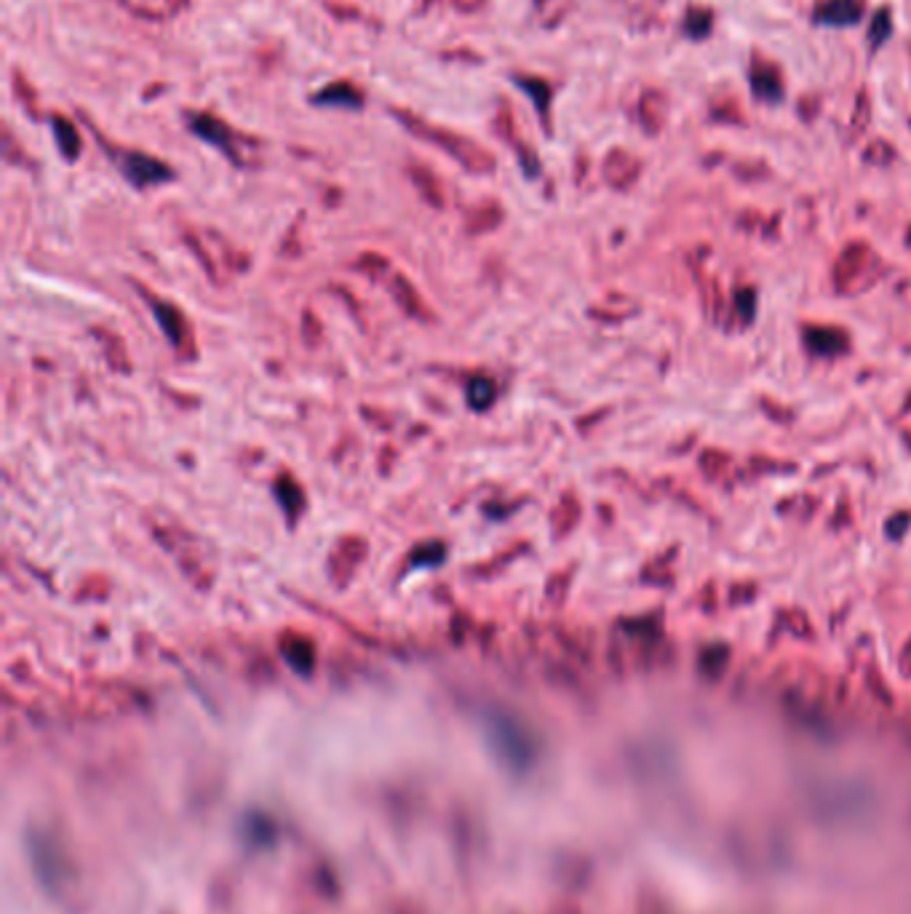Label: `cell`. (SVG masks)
I'll return each mask as SVG.
<instances>
[{
  "label": "cell",
  "instance_id": "6da1fadb",
  "mask_svg": "<svg viewBox=\"0 0 911 914\" xmlns=\"http://www.w3.org/2000/svg\"><path fill=\"white\" fill-rule=\"evenodd\" d=\"M393 115H396V121L409 131V134H415L417 139H425V142H431L439 150H444L447 156H452L457 164L463 166L465 172L471 174H492L495 172V156L487 153L479 142H473V139L463 137V134H457L452 129H444V126H436V123L425 121L420 115L409 113V110H399V107H393Z\"/></svg>",
  "mask_w": 911,
  "mask_h": 914
},
{
  "label": "cell",
  "instance_id": "7a4b0ae2",
  "mask_svg": "<svg viewBox=\"0 0 911 914\" xmlns=\"http://www.w3.org/2000/svg\"><path fill=\"white\" fill-rule=\"evenodd\" d=\"M188 126L190 131L201 137L204 142L214 145L220 153L233 161L236 166H249L252 161L246 158V150H254V142L244 134H238L228 126V123L217 118L212 113H188Z\"/></svg>",
  "mask_w": 911,
  "mask_h": 914
},
{
  "label": "cell",
  "instance_id": "3957f363",
  "mask_svg": "<svg viewBox=\"0 0 911 914\" xmlns=\"http://www.w3.org/2000/svg\"><path fill=\"white\" fill-rule=\"evenodd\" d=\"M105 153L113 156L121 174L134 188H155V185L174 180V169L169 164H163L161 158L147 156L139 150H115L113 145H105Z\"/></svg>",
  "mask_w": 911,
  "mask_h": 914
},
{
  "label": "cell",
  "instance_id": "277c9868",
  "mask_svg": "<svg viewBox=\"0 0 911 914\" xmlns=\"http://www.w3.org/2000/svg\"><path fill=\"white\" fill-rule=\"evenodd\" d=\"M145 300L153 311L155 321H158V327L163 329V337L169 340L179 359H196V337H193V329L188 324V316L179 311L174 302L161 300L155 294L145 292Z\"/></svg>",
  "mask_w": 911,
  "mask_h": 914
},
{
  "label": "cell",
  "instance_id": "5b68a950",
  "mask_svg": "<svg viewBox=\"0 0 911 914\" xmlns=\"http://www.w3.org/2000/svg\"><path fill=\"white\" fill-rule=\"evenodd\" d=\"M155 538L161 540V546L169 551L174 559L179 562V567L185 570L190 580H196L198 588H206V583L212 580V572L206 570L201 556H198L196 546L190 543V535L185 530H179L177 524H153Z\"/></svg>",
  "mask_w": 911,
  "mask_h": 914
},
{
  "label": "cell",
  "instance_id": "8992f818",
  "mask_svg": "<svg viewBox=\"0 0 911 914\" xmlns=\"http://www.w3.org/2000/svg\"><path fill=\"white\" fill-rule=\"evenodd\" d=\"M367 538H358V535H348V538L337 540V546L329 554V578L334 580V586L345 588L350 583V578L356 575V570L367 559Z\"/></svg>",
  "mask_w": 911,
  "mask_h": 914
},
{
  "label": "cell",
  "instance_id": "52a82bcc",
  "mask_svg": "<svg viewBox=\"0 0 911 914\" xmlns=\"http://www.w3.org/2000/svg\"><path fill=\"white\" fill-rule=\"evenodd\" d=\"M866 3L863 0H821L815 6V25L823 27H855L863 22Z\"/></svg>",
  "mask_w": 911,
  "mask_h": 914
},
{
  "label": "cell",
  "instance_id": "ba28073f",
  "mask_svg": "<svg viewBox=\"0 0 911 914\" xmlns=\"http://www.w3.org/2000/svg\"><path fill=\"white\" fill-rule=\"evenodd\" d=\"M278 650H281L284 661L289 663L297 674H310L313 666H316V645H313V639H310L308 634L286 629L284 634L278 637Z\"/></svg>",
  "mask_w": 911,
  "mask_h": 914
},
{
  "label": "cell",
  "instance_id": "9c48e42d",
  "mask_svg": "<svg viewBox=\"0 0 911 914\" xmlns=\"http://www.w3.org/2000/svg\"><path fill=\"white\" fill-rule=\"evenodd\" d=\"M802 340H805L807 351L815 353V356H842L850 348V335H847L845 329L839 327H815V324H807L805 332H802Z\"/></svg>",
  "mask_w": 911,
  "mask_h": 914
},
{
  "label": "cell",
  "instance_id": "30bf717a",
  "mask_svg": "<svg viewBox=\"0 0 911 914\" xmlns=\"http://www.w3.org/2000/svg\"><path fill=\"white\" fill-rule=\"evenodd\" d=\"M310 102L318 107H345V110H361L367 102V94L358 89L353 81H332L321 91H316Z\"/></svg>",
  "mask_w": 911,
  "mask_h": 914
},
{
  "label": "cell",
  "instance_id": "8fae6325",
  "mask_svg": "<svg viewBox=\"0 0 911 914\" xmlns=\"http://www.w3.org/2000/svg\"><path fill=\"white\" fill-rule=\"evenodd\" d=\"M513 126H516V123H513L511 113H508V107H505L503 102H500V110H497V118H495L497 134H500L503 139H508L511 145H516V153H519V164H521V169H524V174H527V177H537V174H540V161H537L535 153H532V150H529V147L524 145V142H519V137H516V129H513Z\"/></svg>",
  "mask_w": 911,
  "mask_h": 914
},
{
  "label": "cell",
  "instance_id": "7c38bea8",
  "mask_svg": "<svg viewBox=\"0 0 911 914\" xmlns=\"http://www.w3.org/2000/svg\"><path fill=\"white\" fill-rule=\"evenodd\" d=\"M866 262H869V249H863V246H850L842 252L837 268H834V284H837L839 292L850 289L861 278Z\"/></svg>",
  "mask_w": 911,
  "mask_h": 914
},
{
  "label": "cell",
  "instance_id": "4fadbf2b",
  "mask_svg": "<svg viewBox=\"0 0 911 914\" xmlns=\"http://www.w3.org/2000/svg\"><path fill=\"white\" fill-rule=\"evenodd\" d=\"M273 490H276L278 506H281V511L286 514L289 524L297 522V516L305 511V490L300 487V482H294L292 474H281L276 476Z\"/></svg>",
  "mask_w": 911,
  "mask_h": 914
},
{
  "label": "cell",
  "instance_id": "5bb4252c",
  "mask_svg": "<svg viewBox=\"0 0 911 914\" xmlns=\"http://www.w3.org/2000/svg\"><path fill=\"white\" fill-rule=\"evenodd\" d=\"M407 174L425 204L433 206V209H444V188H441L439 177H436L428 166L412 164L407 169Z\"/></svg>",
  "mask_w": 911,
  "mask_h": 914
},
{
  "label": "cell",
  "instance_id": "9a60e30c",
  "mask_svg": "<svg viewBox=\"0 0 911 914\" xmlns=\"http://www.w3.org/2000/svg\"><path fill=\"white\" fill-rule=\"evenodd\" d=\"M51 131H54V139H57V147H59V153H62V158H67V161H78V156H81V150H83L78 126H75L70 118H65V115L57 113V115H51Z\"/></svg>",
  "mask_w": 911,
  "mask_h": 914
},
{
  "label": "cell",
  "instance_id": "2e32d148",
  "mask_svg": "<svg viewBox=\"0 0 911 914\" xmlns=\"http://www.w3.org/2000/svg\"><path fill=\"white\" fill-rule=\"evenodd\" d=\"M391 292H393V300L399 302V308L407 313V316H412V319H420V321L431 319V313L425 311L423 297L417 294V289L412 286V281H407L404 276H393Z\"/></svg>",
  "mask_w": 911,
  "mask_h": 914
},
{
  "label": "cell",
  "instance_id": "e0dca14e",
  "mask_svg": "<svg viewBox=\"0 0 911 914\" xmlns=\"http://www.w3.org/2000/svg\"><path fill=\"white\" fill-rule=\"evenodd\" d=\"M580 519V500L575 492H564L562 500L556 503L554 514H551V522H554V535L556 538H564V535H570L575 530V524Z\"/></svg>",
  "mask_w": 911,
  "mask_h": 914
},
{
  "label": "cell",
  "instance_id": "ac0fdd59",
  "mask_svg": "<svg viewBox=\"0 0 911 914\" xmlns=\"http://www.w3.org/2000/svg\"><path fill=\"white\" fill-rule=\"evenodd\" d=\"M513 81L519 83V89L532 99V105L537 107V113L543 115V121H548V107H551L554 89H551L543 78H532V75H516Z\"/></svg>",
  "mask_w": 911,
  "mask_h": 914
},
{
  "label": "cell",
  "instance_id": "d6986e66",
  "mask_svg": "<svg viewBox=\"0 0 911 914\" xmlns=\"http://www.w3.org/2000/svg\"><path fill=\"white\" fill-rule=\"evenodd\" d=\"M500 222H503V206L497 204V201H484V204L476 206V209L468 214V233H473V236L489 233V230H495Z\"/></svg>",
  "mask_w": 911,
  "mask_h": 914
},
{
  "label": "cell",
  "instance_id": "ffe728a7",
  "mask_svg": "<svg viewBox=\"0 0 911 914\" xmlns=\"http://www.w3.org/2000/svg\"><path fill=\"white\" fill-rule=\"evenodd\" d=\"M751 81H754V94L767 102H778L783 99V89H781V78L775 73L773 67L757 65L754 67V73H751Z\"/></svg>",
  "mask_w": 911,
  "mask_h": 914
},
{
  "label": "cell",
  "instance_id": "44dd1931",
  "mask_svg": "<svg viewBox=\"0 0 911 914\" xmlns=\"http://www.w3.org/2000/svg\"><path fill=\"white\" fill-rule=\"evenodd\" d=\"M465 399H468V407L476 409V412H487L492 404H495V383L489 380V377H471V383L465 388Z\"/></svg>",
  "mask_w": 911,
  "mask_h": 914
},
{
  "label": "cell",
  "instance_id": "7402d4cb",
  "mask_svg": "<svg viewBox=\"0 0 911 914\" xmlns=\"http://www.w3.org/2000/svg\"><path fill=\"white\" fill-rule=\"evenodd\" d=\"M447 559V546L441 543V540H428V543H420V546L409 554L407 564L409 570H415V567H436Z\"/></svg>",
  "mask_w": 911,
  "mask_h": 914
},
{
  "label": "cell",
  "instance_id": "603a6c76",
  "mask_svg": "<svg viewBox=\"0 0 911 914\" xmlns=\"http://www.w3.org/2000/svg\"><path fill=\"white\" fill-rule=\"evenodd\" d=\"M94 337L105 345L107 364L113 369H118V372H126V369H129V359H126V351H123L121 337L113 335V332H105V329H94Z\"/></svg>",
  "mask_w": 911,
  "mask_h": 914
},
{
  "label": "cell",
  "instance_id": "cb8c5ba5",
  "mask_svg": "<svg viewBox=\"0 0 911 914\" xmlns=\"http://www.w3.org/2000/svg\"><path fill=\"white\" fill-rule=\"evenodd\" d=\"M893 35V19H890V9H879L871 19L869 27V41H871V51H877L885 46V41Z\"/></svg>",
  "mask_w": 911,
  "mask_h": 914
},
{
  "label": "cell",
  "instance_id": "d4e9b609",
  "mask_svg": "<svg viewBox=\"0 0 911 914\" xmlns=\"http://www.w3.org/2000/svg\"><path fill=\"white\" fill-rule=\"evenodd\" d=\"M727 661H730V647L727 645H708L700 653V669L708 671V674H719Z\"/></svg>",
  "mask_w": 911,
  "mask_h": 914
},
{
  "label": "cell",
  "instance_id": "484cf974",
  "mask_svg": "<svg viewBox=\"0 0 911 914\" xmlns=\"http://www.w3.org/2000/svg\"><path fill=\"white\" fill-rule=\"evenodd\" d=\"M14 91L22 99L27 113L33 115V118H41V113H38V94H35V89L30 86V81H27V75L22 70H14Z\"/></svg>",
  "mask_w": 911,
  "mask_h": 914
},
{
  "label": "cell",
  "instance_id": "4316f807",
  "mask_svg": "<svg viewBox=\"0 0 911 914\" xmlns=\"http://www.w3.org/2000/svg\"><path fill=\"white\" fill-rule=\"evenodd\" d=\"M730 463V455H724V452H714V449H706L703 455H700V471L708 476V479H716V476L722 474L724 468Z\"/></svg>",
  "mask_w": 911,
  "mask_h": 914
},
{
  "label": "cell",
  "instance_id": "83f0119b",
  "mask_svg": "<svg viewBox=\"0 0 911 914\" xmlns=\"http://www.w3.org/2000/svg\"><path fill=\"white\" fill-rule=\"evenodd\" d=\"M735 305H738L735 313H738V316L749 324V321L757 316V292H754L751 286H746V289H738V294H735Z\"/></svg>",
  "mask_w": 911,
  "mask_h": 914
},
{
  "label": "cell",
  "instance_id": "f1b7e54d",
  "mask_svg": "<svg viewBox=\"0 0 911 914\" xmlns=\"http://www.w3.org/2000/svg\"><path fill=\"white\" fill-rule=\"evenodd\" d=\"M911 527V511H898L887 519L885 524V535L890 540H903V535L909 532Z\"/></svg>",
  "mask_w": 911,
  "mask_h": 914
},
{
  "label": "cell",
  "instance_id": "f546056e",
  "mask_svg": "<svg viewBox=\"0 0 911 914\" xmlns=\"http://www.w3.org/2000/svg\"><path fill=\"white\" fill-rule=\"evenodd\" d=\"M358 268L367 270V273H383V270H388V260L383 254L367 252L364 257H358Z\"/></svg>",
  "mask_w": 911,
  "mask_h": 914
},
{
  "label": "cell",
  "instance_id": "4dcf8cb0",
  "mask_svg": "<svg viewBox=\"0 0 911 914\" xmlns=\"http://www.w3.org/2000/svg\"><path fill=\"white\" fill-rule=\"evenodd\" d=\"M449 3H452L460 14H476V11H481L487 6L489 0H449Z\"/></svg>",
  "mask_w": 911,
  "mask_h": 914
},
{
  "label": "cell",
  "instance_id": "1f68e13d",
  "mask_svg": "<svg viewBox=\"0 0 911 914\" xmlns=\"http://www.w3.org/2000/svg\"><path fill=\"white\" fill-rule=\"evenodd\" d=\"M901 669H903V674H911V642L906 647H903V653H901Z\"/></svg>",
  "mask_w": 911,
  "mask_h": 914
},
{
  "label": "cell",
  "instance_id": "d6a6232c",
  "mask_svg": "<svg viewBox=\"0 0 911 914\" xmlns=\"http://www.w3.org/2000/svg\"><path fill=\"white\" fill-rule=\"evenodd\" d=\"M171 3V9L174 11H182V9H188L190 6V0H169Z\"/></svg>",
  "mask_w": 911,
  "mask_h": 914
},
{
  "label": "cell",
  "instance_id": "836d02e7",
  "mask_svg": "<svg viewBox=\"0 0 911 914\" xmlns=\"http://www.w3.org/2000/svg\"><path fill=\"white\" fill-rule=\"evenodd\" d=\"M537 3H545V0H537Z\"/></svg>",
  "mask_w": 911,
  "mask_h": 914
}]
</instances>
